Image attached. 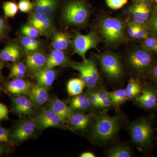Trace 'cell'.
<instances>
[{
	"mask_svg": "<svg viewBox=\"0 0 157 157\" xmlns=\"http://www.w3.org/2000/svg\"><path fill=\"white\" fill-rule=\"evenodd\" d=\"M99 42V38L95 32H91L86 35L76 33L73 40V53L86 59V54L88 51L95 48Z\"/></svg>",
	"mask_w": 157,
	"mask_h": 157,
	"instance_id": "5b68a950",
	"label": "cell"
},
{
	"mask_svg": "<svg viewBox=\"0 0 157 157\" xmlns=\"http://www.w3.org/2000/svg\"><path fill=\"white\" fill-rule=\"evenodd\" d=\"M129 132L133 142L141 147H148L151 144L153 129L150 123L144 119L134 122L129 127Z\"/></svg>",
	"mask_w": 157,
	"mask_h": 157,
	"instance_id": "277c9868",
	"label": "cell"
},
{
	"mask_svg": "<svg viewBox=\"0 0 157 157\" xmlns=\"http://www.w3.org/2000/svg\"><path fill=\"white\" fill-rule=\"evenodd\" d=\"M35 120L36 128L41 130L59 127L63 123L60 118L49 108L42 109Z\"/></svg>",
	"mask_w": 157,
	"mask_h": 157,
	"instance_id": "30bf717a",
	"label": "cell"
},
{
	"mask_svg": "<svg viewBox=\"0 0 157 157\" xmlns=\"http://www.w3.org/2000/svg\"><path fill=\"white\" fill-rule=\"evenodd\" d=\"M80 157H95V155L91 152H85L80 155Z\"/></svg>",
	"mask_w": 157,
	"mask_h": 157,
	"instance_id": "bcb514c9",
	"label": "cell"
},
{
	"mask_svg": "<svg viewBox=\"0 0 157 157\" xmlns=\"http://www.w3.org/2000/svg\"><path fill=\"white\" fill-rule=\"evenodd\" d=\"M26 70V66L21 62H14L10 68V70H14L24 73H25Z\"/></svg>",
	"mask_w": 157,
	"mask_h": 157,
	"instance_id": "b9f144b4",
	"label": "cell"
},
{
	"mask_svg": "<svg viewBox=\"0 0 157 157\" xmlns=\"http://www.w3.org/2000/svg\"><path fill=\"white\" fill-rule=\"evenodd\" d=\"M92 106L87 96L84 94L75 96L70 101V107L72 109L85 110Z\"/></svg>",
	"mask_w": 157,
	"mask_h": 157,
	"instance_id": "484cf974",
	"label": "cell"
},
{
	"mask_svg": "<svg viewBox=\"0 0 157 157\" xmlns=\"http://www.w3.org/2000/svg\"><path fill=\"white\" fill-rule=\"evenodd\" d=\"M12 110L19 115H29L34 111V104L23 95H17L11 99Z\"/></svg>",
	"mask_w": 157,
	"mask_h": 157,
	"instance_id": "8fae6325",
	"label": "cell"
},
{
	"mask_svg": "<svg viewBox=\"0 0 157 157\" xmlns=\"http://www.w3.org/2000/svg\"><path fill=\"white\" fill-rule=\"evenodd\" d=\"M20 42L24 51L29 54L36 52L41 45L40 42L37 39L26 36L22 37Z\"/></svg>",
	"mask_w": 157,
	"mask_h": 157,
	"instance_id": "83f0119b",
	"label": "cell"
},
{
	"mask_svg": "<svg viewBox=\"0 0 157 157\" xmlns=\"http://www.w3.org/2000/svg\"><path fill=\"white\" fill-rule=\"evenodd\" d=\"M108 94L112 104L117 107H119L128 100L124 90L122 89L108 92Z\"/></svg>",
	"mask_w": 157,
	"mask_h": 157,
	"instance_id": "f546056e",
	"label": "cell"
},
{
	"mask_svg": "<svg viewBox=\"0 0 157 157\" xmlns=\"http://www.w3.org/2000/svg\"><path fill=\"white\" fill-rule=\"evenodd\" d=\"M85 83L80 78H73L69 80L67 84V90L69 95L76 96L83 91Z\"/></svg>",
	"mask_w": 157,
	"mask_h": 157,
	"instance_id": "d4e9b609",
	"label": "cell"
},
{
	"mask_svg": "<svg viewBox=\"0 0 157 157\" xmlns=\"http://www.w3.org/2000/svg\"><path fill=\"white\" fill-rule=\"evenodd\" d=\"M33 83L23 78H13L6 84L8 92L14 95H28Z\"/></svg>",
	"mask_w": 157,
	"mask_h": 157,
	"instance_id": "4fadbf2b",
	"label": "cell"
},
{
	"mask_svg": "<svg viewBox=\"0 0 157 157\" xmlns=\"http://www.w3.org/2000/svg\"><path fill=\"white\" fill-rule=\"evenodd\" d=\"M147 29L154 37L157 38V6L152 13L147 23Z\"/></svg>",
	"mask_w": 157,
	"mask_h": 157,
	"instance_id": "d6a6232c",
	"label": "cell"
},
{
	"mask_svg": "<svg viewBox=\"0 0 157 157\" xmlns=\"http://www.w3.org/2000/svg\"><path fill=\"white\" fill-rule=\"evenodd\" d=\"M9 109L5 104L0 102V121L9 119Z\"/></svg>",
	"mask_w": 157,
	"mask_h": 157,
	"instance_id": "7bdbcfd3",
	"label": "cell"
},
{
	"mask_svg": "<svg viewBox=\"0 0 157 157\" xmlns=\"http://www.w3.org/2000/svg\"><path fill=\"white\" fill-rule=\"evenodd\" d=\"M153 74L155 78L157 80V65L154 69L153 71Z\"/></svg>",
	"mask_w": 157,
	"mask_h": 157,
	"instance_id": "c3c4849f",
	"label": "cell"
},
{
	"mask_svg": "<svg viewBox=\"0 0 157 157\" xmlns=\"http://www.w3.org/2000/svg\"><path fill=\"white\" fill-rule=\"evenodd\" d=\"M37 83L48 89L53 84L56 78V71L54 69L44 67L33 73Z\"/></svg>",
	"mask_w": 157,
	"mask_h": 157,
	"instance_id": "ffe728a7",
	"label": "cell"
},
{
	"mask_svg": "<svg viewBox=\"0 0 157 157\" xmlns=\"http://www.w3.org/2000/svg\"><path fill=\"white\" fill-rule=\"evenodd\" d=\"M82 63L87 69L93 80L98 84L100 79V75L94 61L92 59H86Z\"/></svg>",
	"mask_w": 157,
	"mask_h": 157,
	"instance_id": "4dcf8cb0",
	"label": "cell"
},
{
	"mask_svg": "<svg viewBox=\"0 0 157 157\" xmlns=\"http://www.w3.org/2000/svg\"><path fill=\"white\" fill-rule=\"evenodd\" d=\"M36 128L35 119H25L17 124L11 134V141L19 143L27 140L33 135Z\"/></svg>",
	"mask_w": 157,
	"mask_h": 157,
	"instance_id": "ba28073f",
	"label": "cell"
},
{
	"mask_svg": "<svg viewBox=\"0 0 157 157\" xmlns=\"http://www.w3.org/2000/svg\"><path fill=\"white\" fill-rule=\"evenodd\" d=\"M70 62L68 57L63 51L54 49L50 52L47 58L45 67L54 69L59 66L69 65Z\"/></svg>",
	"mask_w": 157,
	"mask_h": 157,
	"instance_id": "44dd1931",
	"label": "cell"
},
{
	"mask_svg": "<svg viewBox=\"0 0 157 157\" xmlns=\"http://www.w3.org/2000/svg\"><path fill=\"white\" fill-rule=\"evenodd\" d=\"M153 1H154L155 2L157 5V0H153Z\"/></svg>",
	"mask_w": 157,
	"mask_h": 157,
	"instance_id": "816d5d0a",
	"label": "cell"
},
{
	"mask_svg": "<svg viewBox=\"0 0 157 157\" xmlns=\"http://www.w3.org/2000/svg\"><path fill=\"white\" fill-rule=\"evenodd\" d=\"M134 22L144 24L148 21L151 9L148 3L137 2L130 9Z\"/></svg>",
	"mask_w": 157,
	"mask_h": 157,
	"instance_id": "2e32d148",
	"label": "cell"
},
{
	"mask_svg": "<svg viewBox=\"0 0 157 157\" xmlns=\"http://www.w3.org/2000/svg\"></svg>",
	"mask_w": 157,
	"mask_h": 157,
	"instance_id": "db71d44e",
	"label": "cell"
},
{
	"mask_svg": "<svg viewBox=\"0 0 157 157\" xmlns=\"http://www.w3.org/2000/svg\"><path fill=\"white\" fill-rule=\"evenodd\" d=\"M71 37L62 32H56L52 37V46L56 50L64 51L69 48L71 44Z\"/></svg>",
	"mask_w": 157,
	"mask_h": 157,
	"instance_id": "603a6c76",
	"label": "cell"
},
{
	"mask_svg": "<svg viewBox=\"0 0 157 157\" xmlns=\"http://www.w3.org/2000/svg\"><path fill=\"white\" fill-rule=\"evenodd\" d=\"M99 61L103 72L109 78L117 79L123 74L119 58L115 54L105 53L100 56Z\"/></svg>",
	"mask_w": 157,
	"mask_h": 157,
	"instance_id": "8992f818",
	"label": "cell"
},
{
	"mask_svg": "<svg viewBox=\"0 0 157 157\" xmlns=\"http://www.w3.org/2000/svg\"><path fill=\"white\" fill-rule=\"evenodd\" d=\"M6 17L0 16V41L7 38L10 30V28Z\"/></svg>",
	"mask_w": 157,
	"mask_h": 157,
	"instance_id": "e575fe53",
	"label": "cell"
},
{
	"mask_svg": "<svg viewBox=\"0 0 157 157\" xmlns=\"http://www.w3.org/2000/svg\"><path fill=\"white\" fill-rule=\"evenodd\" d=\"M3 68V64L0 62V78H1L2 77V69Z\"/></svg>",
	"mask_w": 157,
	"mask_h": 157,
	"instance_id": "681fc988",
	"label": "cell"
},
{
	"mask_svg": "<svg viewBox=\"0 0 157 157\" xmlns=\"http://www.w3.org/2000/svg\"><path fill=\"white\" fill-rule=\"evenodd\" d=\"M95 92L98 97V100L100 101V104L102 101L106 100L109 97L108 92L104 89L101 88L95 91Z\"/></svg>",
	"mask_w": 157,
	"mask_h": 157,
	"instance_id": "ee69618b",
	"label": "cell"
},
{
	"mask_svg": "<svg viewBox=\"0 0 157 157\" xmlns=\"http://www.w3.org/2000/svg\"><path fill=\"white\" fill-rule=\"evenodd\" d=\"M6 152V149L5 147L3 146V145H2V144H0V155H3V154L5 153Z\"/></svg>",
	"mask_w": 157,
	"mask_h": 157,
	"instance_id": "7dc6e473",
	"label": "cell"
},
{
	"mask_svg": "<svg viewBox=\"0 0 157 157\" xmlns=\"http://www.w3.org/2000/svg\"><path fill=\"white\" fill-rule=\"evenodd\" d=\"M21 32L25 36L33 39H36L40 35L39 31L36 29L29 24L22 26Z\"/></svg>",
	"mask_w": 157,
	"mask_h": 157,
	"instance_id": "836d02e7",
	"label": "cell"
},
{
	"mask_svg": "<svg viewBox=\"0 0 157 157\" xmlns=\"http://www.w3.org/2000/svg\"><path fill=\"white\" fill-rule=\"evenodd\" d=\"M100 32L107 42L117 43L122 41L124 37V25L118 18L107 17L101 21Z\"/></svg>",
	"mask_w": 157,
	"mask_h": 157,
	"instance_id": "3957f363",
	"label": "cell"
},
{
	"mask_svg": "<svg viewBox=\"0 0 157 157\" xmlns=\"http://www.w3.org/2000/svg\"><path fill=\"white\" fill-rule=\"evenodd\" d=\"M135 99L140 106L145 109H152L156 107L157 93L151 88L146 87L142 89L140 94Z\"/></svg>",
	"mask_w": 157,
	"mask_h": 157,
	"instance_id": "5bb4252c",
	"label": "cell"
},
{
	"mask_svg": "<svg viewBox=\"0 0 157 157\" xmlns=\"http://www.w3.org/2000/svg\"><path fill=\"white\" fill-rule=\"evenodd\" d=\"M89 10L83 0H73L65 5L63 11V17L70 25H83L89 16Z\"/></svg>",
	"mask_w": 157,
	"mask_h": 157,
	"instance_id": "7a4b0ae2",
	"label": "cell"
},
{
	"mask_svg": "<svg viewBox=\"0 0 157 157\" xmlns=\"http://www.w3.org/2000/svg\"><path fill=\"white\" fill-rule=\"evenodd\" d=\"M137 24L138 23L134 22V21H131L128 23L127 33L130 37L133 38L136 29H137Z\"/></svg>",
	"mask_w": 157,
	"mask_h": 157,
	"instance_id": "f6af8a7d",
	"label": "cell"
},
{
	"mask_svg": "<svg viewBox=\"0 0 157 157\" xmlns=\"http://www.w3.org/2000/svg\"><path fill=\"white\" fill-rule=\"evenodd\" d=\"M47 90L38 83L33 85L28 95L34 105L37 107L41 106L48 101L49 95Z\"/></svg>",
	"mask_w": 157,
	"mask_h": 157,
	"instance_id": "ac0fdd59",
	"label": "cell"
},
{
	"mask_svg": "<svg viewBox=\"0 0 157 157\" xmlns=\"http://www.w3.org/2000/svg\"><path fill=\"white\" fill-rule=\"evenodd\" d=\"M69 66L73 69L78 71L80 78L85 83L86 85L89 88L92 89L96 87L98 84L93 80L87 69L82 65V63L70 62Z\"/></svg>",
	"mask_w": 157,
	"mask_h": 157,
	"instance_id": "cb8c5ba5",
	"label": "cell"
},
{
	"mask_svg": "<svg viewBox=\"0 0 157 157\" xmlns=\"http://www.w3.org/2000/svg\"><path fill=\"white\" fill-rule=\"evenodd\" d=\"M0 82H1V78H0ZM1 90V86H0V90Z\"/></svg>",
	"mask_w": 157,
	"mask_h": 157,
	"instance_id": "f5cc1de1",
	"label": "cell"
},
{
	"mask_svg": "<svg viewBox=\"0 0 157 157\" xmlns=\"http://www.w3.org/2000/svg\"><path fill=\"white\" fill-rule=\"evenodd\" d=\"M48 108L60 118L63 123L67 122L73 113L71 107L57 98L51 100L48 104Z\"/></svg>",
	"mask_w": 157,
	"mask_h": 157,
	"instance_id": "9a60e30c",
	"label": "cell"
},
{
	"mask_svg": "<svg viewBox=\"0 0 157 157\" xmlns=\"http://www.w3.org/2000/svg\"><path fill=\"white\" fill-rule=\"evenodd\" d=\"M124 90L127 98L129 100L135 98L139 95L141 93L142 88L139 81L132 78L129 80L126 87Z\"/></svg>",
	"mask_w": 157,
	"mask_h": 157,
	"instance_id": "4316f807",
	"label": "cell"
},
{
	"mask_svg": "<svg viewBox=\"0 0 157 157\" xmlns=\"http://www.w3.org/2000/svg\"><path fill=\"white\" fill-rule=\"evenodd\" d=\"M87 96L93 107H97V108L101 107L100 101L98 100L95 91H91L88 94Z\"/></svg>",
	"mask_w": 157,
	"mask_h": 157,
	"instance_id": "60d3db41",
	"label": "cell"
},
{
	"mask_svg": "<svg viewBox=\"0 0 157 157\" xmlns=\"http://www.w3.org/2000/svg\"><path fill=\"white\" fill-rule=\"evenodd\" d=\"M47 59L44 53L35 52L29 54L26 58L25 63L27 67L32 73L45 67Z\"/></svg>",
	"mask_w": 157,
	"mask_h": 157,
	"instance_id": "e0dca14e",
	"label": "cell"
},
{
	"mask_svg": "<svg viewBox=\"0 0 157 157\" xmlns=\"http://www.w3.org/2000/svg\"><path fill=\"white\" fill-rule=\"evenodd\" d=\"M22 54L21 48L17 42H9L0 50V61L14 63L19 60Z\"/></svg>",
	"mask_w": 157,
	"mask_h": 157,
	"instance_id": "7c38bea8",
	"label": "cell"
},
{
	"mask_svg": "<svg viewBox=\"0 0 157 157\" xmlns=\"http://www.w3.org/2000/svg\"><path fill=\"white\" fill-rule=\"evenodd\" d=\"M92 116L90 114L76 113H72L67 122L70 128L75 131H83L89 125Z\"/></svg>",
	"mask_w": 157,
	"mask_h": 157,
	"instance_id": "d6986e66",
	"label": "cell"
},
{
	"mask_svg": "<svg viewBox=\"0 0 157 157\" xmlns=\"http://www.w3.org/2000/svg\"><path fill=\"white\" fill-rule=\"evenodd\" d=\"M128 62L131 67L137 72L144 73L151 67L152 59L148 50L145 48L139 49L130 54Z\"/></svg>",
	"mask_w": 157,
	"mask_h": 157,
	"instance_id": "52a82bcc",
	"label": "cell"
},
{
	"mask_svg": "<svg viewBox=\"0 0 157 157\" xmlns=\"http://www.w3.org/2000/svg\"><path fill=\"white\" fill-rule=\"evenodd\" d=\"M17 5L19 11L23 13H29L33 10L34 3L30 0H20Z\"/></svg>",
	"mask_w": 157,
	"mask_h": 157,
	"instance_id": "8d00e7d4",
	"label": "cell"
},
{
	"mask_svg": "<svg viewBox=\"0 0 157 157\" xmlns=\"http://www.w3.org/2000/svg\"><path fill=\"white\" fill-rule=\"evenodd\" d=\"M143 46L147 50L157 52V38L155 37H147L144 39Z\"/></svg>",
	"mask_w": 157,
	"mask_h": 157,
	"instance_id": "74e56055",
	"label": "cell"
},
{
	"mask_svg": "<svg viewBox=\"0 0 157 157\" xmlns=\"http://www.w3.org/2000/svg\"><path fill=\"white\" fill-rule=\"evenodd\" d=\"M107 155L109 157H131L132 156V153L127 147L117 145L109 148L107 152Z\"/></svg>",
	"mask_w": 157,
	"mask_h": 157,
	"instance_id": "f1b7e54d",
	"label": "cell"
},
{
	"mask_svg": "<svg viewBox=\"0 0 157 157\" xmlns=\"http://www.w3.org/2000/svg\"><path fill=\"white\" fill-rule=\"evenodd\" d=\"M149 31L143 24H137V29L134 34V39L141 40L145 39L148 37Z\"/></svg>",
	"mask_w": 157,
	"mask_h": 157,
	"instance_id": "d590c367",
	"label": "cell"
},
{
	"mask_svg": "<svg viewBox=\"0 0 157 157\" xmlns=\"http://www.w3.org/2000/svg\"><path fill=\"white\" fill-rule=\"evenodd\" d=\"M120 124V120L117 117L100 116L92 127L90 137L98 143L109 141L117 134Z\"/></svg>",
	"mask_w": 157,
	"mask_h": 157,
	"instance_id": "6da1fadb",
	"label": "cell"
},
{
	"mask_svg": "<svg viewBox=\"0 0 157 157\" xmlns=\"http://www.w3.org/2000/svg\"><path fill=\"white\" fill-rule=\"evenodd\" d=\"M33 12L51 15L56 10L58 0H35Z\"/></svg>",
	"mask_w": 157,
	"mask_h": 157,
	"instance_id": "7402d4cb",
	"label": "cell"
},
{
	"mask_svg": "<svg viewBox=\"0 0 157 157\" xmlns=\"http://www.w3.org/2000/svg\"><path fill=\"white\" fill-rule=\"evenodd\" d=\"M28 23L29 25L36 29L42 36L50 35L54 27L53 21L50 15L36 12L31 13Z\"/></svg>",
	"mask_w": 157,
	"mask_h": 157,
	"instance_id": "9c48e42d",
	"label": "cell"
},
{
	"mask_svg": "<svg viewBox=\"0 0 157 157\" xmlns=\"http://www.w3.org/2000/svg\"><path fill=\"white\" fill-rule=\"evenodd\" d=\"M5 16L6 18H12L18 12V5L14 2H6L2 6Z\"/></svg>",
	"mask_w": 157,
	"mask_h": 157,
	"instance_id": "1f68e13d",
	"label": "cell"
},
{
	"mask_svg": "<svg viewBox=\"0 0 157 157\" xmlns=\"http://www.w3.org/2000/svg\"><path fill=\"white\" fill-rule=\"evenodd\" d=\"M128 0H106L107 6L113 10H118L124 7Z\"/></svg>",
	"mask_w": 157,
	"mask_h": 157,
	"instance_id": "f35d334b",
	"label": "cell"
},
{
	"mask_svg": "<svg viewBox=\"0 0 157 157\" xmlns=\"http://www.w3.org/2000/svg\"><path fill=\"white\" fill-rule=\"evenodd\" d=\"M11 130L0 127V144L9 143L11 140Z\"/></svg>",
	"mask_w": 157,
	"mask_h": 157,
	"instance_id": "ab89813d",
	"label": "cell"
},
{
	"mask_svg": "<svg viewBox=\"0 0 157 157\" xmlns=\"http://www.w3.org/2000/svg\"><path fill=\"white\" fill-rule=\"evenodd\" d=\"M137 2H143L148 3L151 0H135Z\"/></svg>",
	"mask_w": 157,
	"mask_h": 157,
	"instance_id": "f907efd6",
	"label": "cell"
}]
</instances>
